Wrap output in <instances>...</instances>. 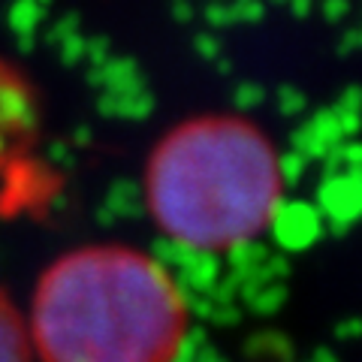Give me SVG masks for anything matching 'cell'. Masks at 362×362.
I'll return each mask as SVG.
<instances>
[{"label": "cell", "instance_id": "obj_1", "mask_svg": "<svg viewBox=\"0 0 362 362\" xmlns=\"http://www.w3.org/2000/svg\"><path fill=\"white\" fill-rule=\"evenodd\" d=\"M185 332V299L157 259L88 245L42 272L28 335L42 362H175Z\"/></svg>", "mask_w": 362, "mask_h": 362}, {"label": "cell", "instance_id": "obj_2", "mask_svg": "<svg viewBox=\"0 0 362 362\" xmlns=\"http://www.w3.org/2000/svg\"><path fill=\"white\" fill-rule=\"evenodd\" d=\"M281 197L272 142L245 118L185 121L145 169L151 218L178 245L226 251L263 233Z\"/></svg>", "mask_w": 362, "mask_h": 362}, {"label": "cell", "instance_id": "obj_3", "mask_svg": "<svg viewBox=\"0 0 362 362\" xmlns=\"http://www.w3.org/2000/svg\"><path fill=\"white\" fill-rule=\"evenodd\" d=\"M30 124V97L21 78L0 64V160Z\"/></svg>", "mask_w": 362, "mask_h": 362}, {"label": "cell", "instance_id": "obj_4", "mask_svg": "<svg viewBox=\"0 0 362 362\" xmlns=\"http://www.w3.org/2000/svg\"><path fill=\"white\" fill-rule=\"evenodd\" d=\"M33 347L28 326L21 320L13 299L0 290V362H30Z\"/></svg>", "mask_w": 362, "mask_h": 362}]
</instances>
